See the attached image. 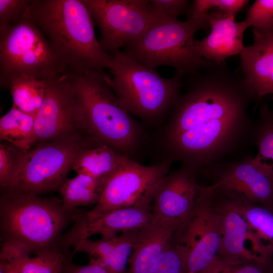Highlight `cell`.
<instances>
[{"mask_svg": "<svg viewBox=\"0 0 273 273\" xmlns=\"http://www.w3.org/2000/svg\"><path fill=\"white\" fill-rule=\"evenodd\" d=\"M191 76L174 105L168 145L185 167L208 174L255 132L248 110L256 98L225 63L212 61Z\"/></svg>", "mask_w": 273, "mask_h": 273, "instance_id": "1", "label": "cell"}, {"mask_svg": "<svg viewBox=\"0 0 273 273\" xmlns=\"http://www.w3.org/2000/svg\"><path fill=\"white\" fill-rule=\"evenodd\" d=\"M23 18L40 29L66 71L108 68L111 55L97 39L93 19L82 0H31Z\"/></svg>", "mask_w": 273, "mask_h": 273, "instance_id": "2", "label": "cell"}, {"mask_svg": "<svg viewBox=\"0 0 273 273\" xmlns=\"http://www.w3.org/2000/svg\"><path fill=\"white\" fill-rule=\"evenodd\" d=\"M75 213L56 197L1 191V241L19 244L35 255L57 242Z\"/></svg>", "mask_w": 273, "mask_h": 273, "instance_id": "3", "label": "cell"}, {"mask_svg": "<svg viewBox=\"0 0 273 273\" xmlns=\"http://www.w3.org/2000/svg\"><path fill=\"white\" fill-rule=\"evenodd\" d=\"M67 73L81 102L89 134L124 155L132 152L138 142V129L114 93L111 76L104 70Z\"/></svg>", "mask_w": 273, "mask_h": 273, "instance_id": "4", "label": "cell"}, {"mask_svg": "<svg viewBox=\"0 0 273 273\" xmlns=\"http://www.w3.org/2000/svg\"><path fill=\"white\" fill-rule=\"evenodd\" d=\"M111 55L108 69L116 95L127 110L145 119L163 115L174 106L179 95L183 74L161 77L155 69L125 51Z\"/></svg>", "mask_w": 273, "mask_h": 273, "instance_id": "5", "label": "cell"}, {"mask_svg": "<svg viewBox=\"0 0 273 273\" xmlns=\"http://www.w3.org/2000/svg\"><path fill=\"white\" fill-rule=\"evenodd\" d=\"M156 17L141 37L125 47V52L150 68L170 66L183 75L196 74L212 62L202 58L196 49L195 34L203 29L199 23Z\"/></svg>", "mask_w": 273, "mask_h": 273, "instance_id": "6", "label": "cell"}, {"mask_svg": "<svg viewBox=\"0 0 273 273\" xmlns=\"http://www.w3.org/2000/svg\"><path fill=\"white\" fill-rule=\"evenodd\" d=\"M97 141L81 133L36 145L27 151L8 187L1 191L40 195L58 191L79 153Z\"/></svg>", "mask_w": 273, "mask_h": 273, "instance_id": "7", "label": "cell"}, {"mask_svg": "<svg viewBox=\"0 0 273 273\" xmlns=\"http://www.w3.org/2000/svg\"><path fill=\"white\" fill-rule=\"evenodd\" d=\"M65 71L45 35L29 20L23 18L0 33L1 88L18 75L46 78Z\"/></svg>", "mask_w": 273, "mask_h": 273, "instance_id": "8", "label": "cell"}, {"mask_svg": "<svg viewBox=\"0 0 273 273\" xmlns=\"http://www.w3.org/2000/svg\"><path fill=\"white\" fill-rule=\"evenodd\" d=\"M46 79L45 96L35 118L36 145L77 133L89 134L83 107L68 73L58 72Z\"/></svg>", "mask_w": 273, "mask_h": 273, "instance_id": "9", "label": "cell"}, {"mask_svg": "<svg viewBox=\"0 0 273 273\" xmlns=\"http://www.w3.org/2000/svg\"><path fill=\"white\" fill-rule=\"evenodd\" d=\"M101 31L109 54L141 37L156 19L148 0H82Z\"/></svg>", "mask_w": 273, "mask_h": 273, "instance_id": "10", "label": "cell"}, {"mask_svg": "<svg viewBox=\"0 0 273 273\" xmlns=\"http://www.w3.org/2000/svg\"><path fill=\"white\" fill-rule=\"evenodd\" d=\"M169 166V160L145 166L128 158L106 179L93 208L82 215L93 218L135 205L167 175Z\"/></svg>", "mask_w": 273, "mask_h": 273, "instance_id": "11", "label": "cell"}, {"mask_svg": "<svg viewBox=\"0 0 273 273\" xmlns=\"http://www.w3.org/2000/svg\"><path fill=\"white\" fill-rule=\"evenodd\" d=\"M157 185L132 206L93 218L86 217L82 213H75L72 226L61 235L57 244L65 251H69L71 247L73 248L80 241L94 235L108 237L144 228L153 219L152 204Z\"/></svg>", "mask_w": 273, "mask_h": 273, "instance_id": "12", "label": "cell"}, {"mask_svg": "<svg viewBox=\"0 0 273 273\" xmlns=\"http://www.w3.org/2000/svg\"><path fill=\"white\" fill-rule=\"evenodd\" d=\"M252 157L225 162L212 169L209 186L216 194L239 198L247 203L273 205V177L257 167Z\"/></svg>", "mask_w": 273, "mask_h": 273, "instance_id": "13", "label": "cell"}, {"mask_svg": "<svg viewBox=\"0 0 273 273\" xmlns=\"http://www.w3.org/2000/svg\"><path fill=\"white\" fill-rule=\"evenodd\" d=\"M180 238L188 250L186 273H200L217 258L221 237L218 214L212 199L198 203L184 223Z\"/></svg>", "mask_w": 273, "mask_h": 273, "instance_id": "14", "label": "cell"}, {"mask_svg": "<svg viewBox=\"0 0 273 273\" xmlns=\"http://www.w3.org/2000/svg\"><path fill=\"white\" fill-rule=\"evenodd\" d=\"M203 187L198 184L196 174L185 166L166 175L154 193L153 218L183 224L194 211Z\"/></svg>", "mask_w": 273, "mask_h": 273, "instance_id": "15", "label": "cell"}, {"mask_svg": "<svg viewBox=\"0 0 273 273\" xmlns=\"http://www.w3.org/2000/svg\"><path fill=\"white\" fill-rule=\"evenodd\" d=\"M215 10L207 16L210 33L201 40H196L195 45L198 54L205 60L225 63L229 57L240 55L244 47V33L249 26L244 20L237 22L235 17Z\"/></svg>", "mask_w": 273, "mask_h": 273, "instance_id": "16", "label": "cell"}, {"mask_svg": "<svg viewBox=\"0 0 273 273\" xmlns=\"http://www.w3.org/2000/svg\"><path fill=\"white\" fill-rule=\"evenodd\" d=\"M253 42L240 54V69L258 101L273 94V29L259 31L253 29Z\"/></svg>", "mask_w": 273, "mask_h": 273, "instance_id": "17", "label": "cell"}, {"mask_svg": "<svg viewBox=\"0 0 273 273\" xmlns=\"http://www.w3.org/2000/svg\"><path fill=\"white\" fill-rule=\"evenodd\" d=\"M238 211L249 231L251 253L258 263L265 264L273 256V205L254 204L239 198L216 196Z\"/></svg>", "mask_w": 273, "mask_h": 273, "instance_id": "18", "label": "cell"}, {"mask_svg": "<svg viewBox=\"0 0 273 273\" xmlns=\"http://www.w3.org/2000/svg\"><path fill=\"white\" fill-rule=\"evenodd\" d=\"M212 198L218 214L221 237L217 258L230 263H257L247 247L249 231L243 216L226 202Z\"/></svg>", "mask_w": 273, "mask_h": 273, "instance_id": "19", "label": "cell"}, {"mask_svg": "<svg viewBox=\"0 0 273 273\" xmlns=\"http://www.w3.org/2000/svg\"><path fill=\"white\" fill-rule=\"evenodd\" d=\"M140 230L102 237L97 240H83L73 248L71 254L85 253L110 273H127L128 260Z\"/></svg>", "mask_w": 273, "mask_h": 273, "instance_id": "20", "label": "cell"}, {"mask_svg": "<svg viewBox=\"0 0 273 273\" xmlns=\"http://www.w3.org/2000/svg\"><path fill=\"white\" fill-rule=\"evenodd\" d=\"M181 225L153 218L149 224L140 231L128 260L127 273H149L158 257Z\"/></svg>", "mask_w": 273, "mask_h": 273, "instance_id": "21", "label": "cell"}, {"mask_svg": "<svg viewBox=\"0 0 273 273\" xmlns=\"http://www.w3.org/2000/svg\"><path fill=\"white\" fill-rule=\"evenodd\" d=\"M128 157L97 141L77 155L72 170L95 178L107 179Z\"/></svg>", "mask_w": 273, "mask_h": 273, "instance_id": "22", "label": "cell"}, {"mask_svg": "<svg viewBox=\"0 0 273 273\" xmlns=\"http://www.w3.org/2000/svg\"><path fill=\"white\" fill-rule=\"evenodd\" d=\"M106 180L83 174L67 178L58 190L63 206L73 212L78 207L95 205L100 199Z\"/></svg>", "mask_w": 273, "mask_h": 273, "instance_id": "23", "label": "cell"}, {"mask_svg": "<svg viewBox=\"0 0 273 273\" xmlns=\"http://www.w3.org/2000/svg\"><path fill=\"white\" fill-rule=\"evenodd\" d=\"M33 116L24 112L14 105L0 119V140L27 152L36 142Z\"/></svg>", "mask_w": 273, "mask_h": 273, "instance_id": "24", "label": "cell"}, {"mask_svg": "<svg viewBox=\"0 0 273 273\" xmlns=\"http://www.w3.org/2000/svg\"><path fill=\"white\" fill-rule=\"evenodd\" d=\"M6 88L10 90L13 105L35 117L45 96L46 79L22 74L12 78Z\"/></svg>", "mask_w": 273, "mask_h": 273, "instance_id": "25", "label": "cell"}, {"mask_svg": "<svg viewBox=\"0 0 273 273\" xmlns=\"http://www.w3.org/2000/svg\"><path fill=\"white\" fill-rule=\"evenodd\" d=\"M27 249L21 248L12 261L21 273H61L64 264L71 254L56 243L31 257ZM7 262V261H6Z\"/></svg>", "mask_w": 273, "mask_h": 273, "instance_id": "26", "label": "cell"}, {"mask_svg": "<svg viewBox=\"0 0 273 273\" xmlns=\"http://www.w3.org/2000/svg\"><path fill=\"white\" fill-rule=\"evenodd\" d=\"M254 136L258 152L252 161L259 169L273 177V117L266 106L260 108Z\"/></svg>", "mask_w": 273, "mask_h": 273, "instance_id": "27", "label": "cell"}, {"mask_svg": "<svg viewBox=\"0 0 273 273\" xmlns=\"http://www.w3.org/2000/svg\"><path fill=\"white\" fill-rule=\"evenodd\" d=\"M188 254L176 231L149 273H186Z\"/></svg>", "mask_w": 273, "mask_h": 273, "instance_id": "28", "label": "cell"}, {"mask_svg": "<svg viewBox=\"0 0 273 273\" xmlns=\"http://www.w3.org/2000/svg\"><path fill=\"white\" fill-rule=\"evenodd\" d=\"M27 152L7 142L0 144L1 191L8 187L24 160Z\"/></svg>", "mask_w": 273, "mask_h": 273, "instance_id": "29", "label": "cell"}, {"mask_svg": "<svg viewBox=\"0 0 273 273\" xmlns=\"http://www.w3.org/2000/svg\"><path fill=\"white\" fill-rule=\"evenodd\" d=\"M244 21L259 31L273 29V0H257L249 8Z\"/></svg>", "mask_w": 273, "mask_h": 273, "instance_id": "30", "label": "cell"}, {"mask_svg": "<svg viewBox=\"0 0 273 273\" xmlns=\"http://www.w3.org/2000/svg\"><path fill=\"white\" fill-rule=\"evenodd\" d=\"M31 0H0V33L23 19Z\"/></svg>", "mask_w": 273, "mask_h": 273, "instance_id": "31", "label": "cell"}, {"mask_svg": "<svg viewBox=\"0 0 273 273\" xmlns=\"http://www.w3.org/2000/svg\"><path fill=\"white\" fill-rule=\"evenodd\" d=\"M187 0H151L150 7L154 15L162 18H176L189 8Z\"/></svg>", "mask_w": 273, "mask_h": 273, "instance_id": "32", "label": "cell"}, {"mask_svg": "<svg viewBox=\"0 0 273 273\" xmlns=\"http://www.w3.org/2000/svg\"><path fill=\"white\" fill-rule=\"evenodd\" d=\"M262 264L250 262L243 265L230 263L216 258L200 273H264L260 267Z\"/></svg>", "mask_w": 273, "mask_h": 273, "instance_id": "33", "label": "cell"}, {"mask_svg": "<svg viewBox=\"0 0 273 273\" xmlns=\"http://www.w3.org/2000/svg\"><path fill=\"white\" fill-rule=\"evenodd\" d=\"M71 254L66 259L61 273H110L103 266L96 260L90 258L88 264L78 265L71 261Z\"/></svg>", "mask_w": 273, "mask_h": 273, "instance_id": "34", "label": "cell"}, {"mask_svg": "<svg viewBox=\"0 0 273 273\" xmlns=\"http://www.w3.org/2000/svg\"><path fill=\"white\" fill-rule=\"evenodd\" d=\"M0 273H21L11 263L0 261Z\"/></svg>", "mask_w": 273, "mask_h": 273, "instance_id": "35", "label": "cell"}, {"mask_svg": "<svg viewBox=\"0 0 273 273\" xmlns=\"http://www.w3.org/2000/svg\"><path fill=\"white\" fill-rule=\"evenodd\" d=\"M270 112H271V115H272V116L273 117V111H270Z\"/></svg>", "mask_w": 273, "mask_h": 273, "instance_id": "36", "label": "cell"}]
</instances>
